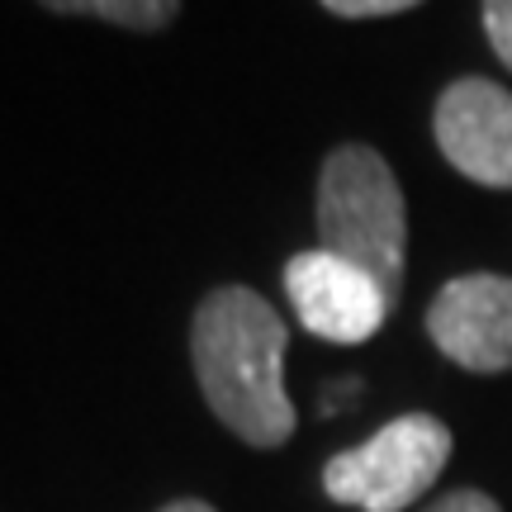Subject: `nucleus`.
Listing matches in <instances>:
<instances>
[{
	"label": "nucleus",
	"instance_id": "obj_2",
	"mask_svg": "<svg viewBox=\"0 0 512 512\" xmlns=\"http://www.w3.org/2000/svg\"><path fill=\"white\" fill-rule=\"evenodd\" d=\"M318 247L342 256L399 304L408 256V204L399 176L375 147L347 143L328 152L318 176Z\"/></svg>",
	"mask_w": 512,
	"mask_h": 512
},
{
	"label": "nucleus",
	"instance_id": "obj_4",
	"mask_svg": "<svg viewBox=\"0 0 512 512\" xmlns=\"http://www.w3.org/2000/svg\"><path fill=\"white\" fill-rule=\"evenodd\" d=\"M285 294H290L304 332L323 337V342H337V347L370 342L384 328V318L394 313L389 294L361 266H351V261L323 252V247L290 256Z\"/></svg>",
	"mask_w": 512,
	"mask_h": 512
},
{
	"label": "nucleus",
	"instance_id": "obj_1",
	"mask_svg": "<svg viewBox=\"0 0 512 512\" xmlns=\"http://www.w3.org/2000/svg\"><path fill=\"white\" fill-rule=\"evenodd\" d=\"M285 323L247 285L204 294L190 323V356L214 418L247 446H285L294 403L285 394Z\"/></svg>",
	"mask_w": 512,
	"mask_h": 512
},
{
	"label": "nucleus",
	"instance_id": "obj_10",
	"mask_svg": "<svg viewBox=\"0 0 512 512\" xmlns=\"http://www.w3.org/2000/svg\"><path fill=\"white\" fill-rule=\"evenodd\" d=\"M427 512H503L489 494H479V489H456V494L437 498Z\"/></svg>",
	"mask_w": 512,
	"mask_h": 512
},
{
	"label": "nucleus",
	"instance_id": "obj_11",
	"mask_svg": "<svg viewBox=\"0 0 512 512\" xmlns=\"http://www.w3.org/2000/svg\"><path fill=\"white\" fill-rule=\"evenodd\" d=\"M162 512H214L209 503H200V498H176V503H166Z\"/></svg>",
	"mask_w": 512,
	"mask_h": 512
},
{
	"label": "nucleus",
	"instance_id": "obj_7",
	"mask_svg": "<svg viewBox=\"0 0 512 512\" xmlns=\"http://www.w3.org/2000/svg\"><path fill=\"white\" fill-rule=\"evenodd\" d=\"M43 10L53 15H95V19H110V24H124V29H166L181 0H38Z\"/></svg>",
	"mask_w": 512,
	"mask_h": 512
},
{
	"label": "nucleus",
	"instance_id": "obj_8",
	"mask_svg": "<svg viewBox=\"0 0 512 512\" xmlns=\"http://www.w3.org/2000/svg\"><path fill=\"white\" fill-rule=\"evenodd\" d=\"M484 34L498 62L512 72V0H484Z\"/></svg>",
	"mask_w": 512,
	"mask_h": 512
},
{
	"label": "nucleus",
	"instance_id": "obj_5",
	"mask_svg": "<svg viewBox=\"0 0 512 512\" xmlns=\"http://www.w3.org/2000/svg\"><path fill=\"white\" fill-rule=\"evenodd\" d=\"M432 133L441 157L465 181L512 190V91L484 76H460L441 91L432 110Z\"/></svg>",
	"mask_w": 512,
	"mask_h": 512
},
{
	"label": "nucleus",
	"instance_id": "obj_3",
	"mask_svg": "<svg viewBox=\"0 0 512 512\" xmlns=\"http://www.w3.org/2000/svg\"><path fill=\"white\" fill-rule=\"evenodd\" d=\"M451 427L432 413H403L380 432L323 465V489L332 503L361 512H403L413 508L451 460Z\"/></svg>",
	"mask_w": 512,
	"mask_h": 512
},
{
	"label": "nucleus",
	"instance_id": "obj_9",
	"mask_svg": "<svg viewBox=\"0 0 512 512\" xmlns=\"http://www.w3.org/2000/svg\"><path fill=\"white\" fill-rule=\"evenodd\" d=\"M422 0H323V10L342 19H380V15H403V10H413Z\"/></svg>",
	"mask_w": 512,
	"mask_h": 512
},
{
	"label": "nucleus",
	"instance_id": "obj_6",
	"mask_svg": "<svg viewBox=\"0 0 512 512\" xmlns=\"http://www.w3.org/2000/svg\"><path fill=\"white\" fill-rule=\"evenodd\" d=\"M427 337L460 370L475 375L512 370V280L475 271L441 285L427 309Z\"/></svg>",
	"mask_w": 512,
	"mask_h": 512
}]
</instances>
